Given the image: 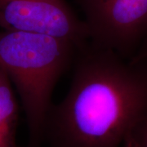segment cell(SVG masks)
Segmentation results:
<instances>
[{"instance_id":"obj_1","label":"cell","mask_w":147,"mask_h":147,"mask_svg":"<svg viewBox=\"0 0 147 147\" xmlns=\"http://www.w3.org/2000/svg\"><path fill=\"white\" fill-rule=\"evenodd\" d=\"M72 66L68 92L47 116L44 146L121 147L147 118V61L88 41Z\"/></svg>"},{"instance_id":"obj_2","label":"cell","mask_w":147,"mask_h":147,"mask_svg":"<svg viewBox=\"0 0 147 147\" xmlns=\"http://www.w3.org/2000/svg\"><path fill=\"white\" fill-rule=\"evenodd\" d=\"M80 46L34 32L0 30V68L16 87L28 126L26 147H44L53 91Z\"/></svg>"},{"instance_id":"obj_3","label":"cell","mask_w":147,"mask_h":147,"mask_svg":"<svg viewBox=\"0 0 147 147\" xmlns=\"http://www.w3.org/2000/svg\"><path fill=\"white\" fill-rule=\"evenodd\" d=\"M88 42L130 59L147 39V0H76Z\"/></svg>"},{"instance_id":"obj_4","label":"cell","mask_w":147,"mask_h":147,"mask_svg":"<svg viewBox=\"0 0 147 147\" xmlns=\"http://www.w3.org/2000/svg\"><path fill=\"white\" fill-rule=\"evenodd\" d=\"M0 28L58 37L78 46L88 41L84 20L66 0H0Z\"/></svg>"},{"instance_id":"obj_5","label":"cell","mask_w":147,"mask_h":147,"mask_svg":"<svg viewBox=\"0 0 147 147\" xmlns=\"http://www.w3.org/2000/svg\"><path fill=\"white\" fill-rule=\"evenodd\" d=\"M19 110L12 84L5 71L0 68V147H18L16 130Z\"/></svg>"},{"instance_id":"obj_6","label":"cell","mask_w":147,"mask_h":147,"mask_svg":"<svg viewBox=\"0 0 147 147\" xmlns=\"http://www.w3.org/2000/svg\"><path fill=\"white\" fill-rule=\"evenodd\" d=\"M123 147H147V118L134 127L123 142Z\"/></svg>"},{"instance_id":"obj_7","label":"cell","mask_w":147,"mask_h":147,"mask_svg":"<svg viewBox=\"0 0 147 147\" xmlns=\"http://www.w3.org/2000/svg\"><path fill=\"white\" fill-rule=\"evenodd\" d=\"M131 58H133L135 60L147 61V39L142 43V45L137 50L136 54Z\"/></svg>"}]
</instances>
